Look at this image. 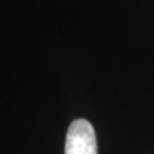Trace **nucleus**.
<instances>
[{
    "mask_svg": "<svg viewBox=\"0 0 154 154\" xmlns=\"http://www.w3.org/2000/svg\"><path fill=\"white\" fill-rule=\"evenodd\" d=\"M64 154H98L94 127L86 119H75L66 136Z\"/></svg>",
    "mask_w": 154,
    "mask_h": 154,
    "instance_id": "obj_1",
    "label": "nucleus"
}]
</instances>
